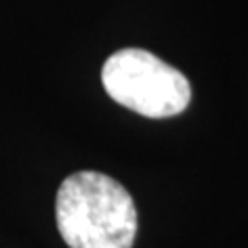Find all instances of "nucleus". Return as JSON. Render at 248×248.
I'll return each mask as SVG.
<instances>
[{
	"label": "nucleus",
	"mask_w": 248,
	"mask_h": 248,
	"mask_svg": "<svg viewBox=\"0 0 248 248\" xmlns=\"http://www.w3.org/2000/svg\"><path fill=\"white\" fill-rule=\"evenodd\" d=\"M102 83L116 104L145 118H170L190 104L188 79L155 54L124 48L104 62Z\"/></svg>",
	"instance_id": "2"
},
{
	"label": "nucleus",
	"mask_w": 248,
	"mask_h": 248,
	"mask_svg": "<svg viewBox=\"0 0 248 248\" xmlns=\"http://www.w3.org/2000/svg\"><path fill=\"white\" fill-rule=\"evenodd\" d=\"M56 223L68 248H133L137 207L118 180L83 170L60 184Z\"/></svg>",
	"instance_id": "1"
}]
</instances>
